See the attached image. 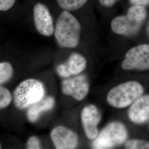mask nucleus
Wrapping results in <instances>:
<instances>
[{
	"label": "nucleus",
	"mask_w": 149,
	"mask_h": 149,
	"mask_svg": "<svg viewBox=\"0 0 149 149\" xmlns=\"http://www.w3.org/2000/svg\"><path fill=\"white\" fill-rule=\"evenodd\" d=\"M54 104L55 100L52 97H48L36 103L29 107L27 112L28 120L32 123L37 122L43 113L53 109Z\"/></svg>",
	"instance_id": "12"
},
{
	"label": "nucleus",
	"mask_w": 149,
	"mask_h": 149,
	"mask_svg": "<svg viewBox=\"0 0 149 149\" xmlns=\"http://www.w3.org/2000/svg\"><path fill=\"white\" fill-rule=\"evenodd\" d=\"M45 89L43 84L37 80L30 79L24 80L17 87L14 92V102L21 109L32 106L43 99Z\"/></svg>",
	"instance_id": "4"
},
{
	"label": "nucleus",
	"mask_w": 149,
	"mask_h": 149,
	"mask_svg": "<svg viewBox=\"0 0 149 149\" xmlns=\"http://www.w3.org/2000/svg\"><path fill=\"white\" fill-rule=\"evenodd\" d=\"M128 138L125 126L119 122L108 124L94 139L92 148L96 149H109L122 145Z\"/></svg>",
	"instance_id": "5"
},
{
	"label": "nucleus",
	"mask_w": 149,
	"mask_h": 149,
	"mask_svg": "<svg viewBox=\"0 0 149 149\" xmlns=\"http://www.w3.org/2000/svg\"><path fill=\"white\" fill-rule=\"evenodd\" d=\"M143 92L144 88L138 82L127 81L112 88L107 94V101L114 108H124L132 105Z\"/></svg>",
	"instance_id": "3"
},
{
	"label": "nucleus",
	"mask_w": 149,
	"mask_h": 149,
	"mask_svg": "<svg viewBox=\"0 0 149 149\" xmlns=\"http://www.w3.org/2000/svg\"><path fill=\"white\" fill-rule=\"evenodd\" d=\"M12 101L10 92L3 87L0 86V109L8 106Z\"/></svg>",
	"instance_id": "17"
},
{
	"label": "nucleus",
	"mask_w": 149,
	"mask_h": 149,
	"mask_svg": "<svg viewBox=\"0 0 149 149\" xmlns=\"http://www.w3.org/2000/svg\"><path fill=\"white\" fill-rule=\"evenodd\" d=\"M16 0H0V11L9 10L13 6Z\"/></svg>",
	"instance_id": "20"
},
{
	"label": "nucleus",
	"mask_w": 149,
	"mask_h": 149,
	"mask_svg": "<svg viewBox=\"0 0 149 149\" xmlns=\"http://www.w3.org/2000/svg\"><path fill=\"white\" fill-rule=\"evenodd\" d=\"M145 7L132 5L128 8L126 15L115 17L111 23L112 31L116 34L131 36L136 34L146 19Z\"/></svg>",
	"instance_id": "2"
},
{
	"label": "nucleus",
	"mask_w": 149,
	"mask_h": 149,
	"mask_svg": "<svg viewBox=\"0 0 149 149\" xmlns=\"http://www.w3.org/2000/svg\"><path fill=\"white\" fill-rule=\"evenodd\" d=\"M130 120L135 124L149 120V95L141 96L134 102L128 112Z\"/></svg>",
	"instance_id": "11"
},
{
	"label": "nucleus",
	"mask_w": 149,
	"mask_h": 149,
	"mask_svg": "<svg viewBox=\"0 0 149 149\" xmlns=\"http://www.w3.org/2000/svg\"><path fill=\"white\" fill-rule=\"evenodd\" d=\"M81 118L86 136L94 140L98 134L97 127L101 120V113L95 106L90 104L84 108Z\"/></svg>",
	"instance_id": "8"
},
{
	"label": "nucleus",
	"mask_w": 149,
	"mask_h": 149,
	"mask_svg": "<svg viewBox=\"0 0 149 149\" xmlns=\"http://www.w3.org/2000/svg\"><path fill=\"white\" fill-rule=\"evenodd\" d=\"M124 70L149 69V44H141L130 49L125 54L122 63Z\"/></svg>",
	"instance_id": "6"
},
{
	"label": "nucleus",
	"mask_w": 149,
	"mask_h": 149,
	"mask_svg": "<svg viewBox=\"0 0 149 149\" xmlns=\"http://www.w3.org/2000/svg\"><path fill=\"white\" fill-rule=\"evenodd\" d=\"M61 87L65 95L71 96L78 101L83 100L90 90L88 81L86 76L83 74L64 80Z\"/></svg>",
	"instance_id": "7"
},
{
	"label": "nucleus",
	"mask_w": 149,
	"mask_h": 149,
	"mask_svg": "<svg viewBox=\"0 0 149 149\" xmlns=\"http://www.w3.org/2000/svg\"><path fill=\"white\" fill-rule=\"evenodd\" d=\"M57 72L60 76L63 77H69L71 74L66 64H60L57 67Z\"/></svg>",
	"instance_id": "19"
},
{
	"label": "nucleus",
	"mask_w": 149,
	"mask_h": 149,
	"mask_svg": "<svg viewBox=\"0 0 149 149\" xmlns=\"http://www.w3.org/2000/svg\"><path fill=\"white\" fill-rule=\"evenodd\" d=\"M66 64L71 75H77L85 69L87 62L85 58L80 54L73 53Z\"/></svg>",
	"instance_id": "13"
},
{
	"label": "nucleus",
	"mask_w": 149,
	"mask_h": 149,
	"mask_svg": "<svg viewBox=\"0 0 149 149\" xmlns=\"http://www.w3.org/2000/svg\"><path fill=\"white\" fill-rule=\"evenodd\" d=\"M59 5L65 11H74L82 7L87 0H56Z\"/></svg>",
	"instance_id": "14"
},
{
	"label": "nucleus",
	"mask_w": 149,
	"mask_h": 149,
	"mask_svg": "<svg viewBox=\"0 0 149 149\" xmlns=\"http://www.w3.org/2000/svg\"><path fill=\"white\" fill-rule=\"evenodd\" d=\"M0 149H1V145L0 144Z\"/></svg>",
	"instance_id": "24"
},
{
	"label": "nucleus",
	"mask_w": 149,
	"mask_h": 149,
	"mask_svg": "<svg viewBox=\"0 0 149 149\" xmlns=\"http://www.w3.org/2000/svg\"><path fill=\"white\" fill-rule=\"evenodd\" d=\"M125 148L127 149H149V141L139 139H132L125 142Z\"/></svg>",
	"instance_id": "16"
},
{
	"label": "nucleus",
	"mask_w": 149,
	"mask_h": 149,
	"mask_svg": "<svg viewBox=\"0 0 149 149\" xmlns=\"http://www.w3.org/2000/svg\"><path fill=\"white\" fill-rule=\"evenodd\" d=\"M133 5H138L146 7L149 5V0H130Z\"/></svg>",
	"instance_id": "21"
},
{
	"label": "nucleus",
	"mask_w": 149,
	"mask_h": 149,
	"mask_svg": "<svg viewBox=\"0 0 149 149\" xmlns=\"http://www.w3.org/2000/svg\"><path fill=\"white\" fill-rule=\"evenodd\" d=\"M148 32H149V26H148Z\"/></svg>",
	"instance_id": "23"
},
{
	"label": "nucleus",
	"mask_w": 149,
	"mask_h": 149,
	"mask_svg": "<svg viewBox=\"0 0 149 149\" xmlns=\"http://www.w3.org/2000/svg\"><path fill=\"white\" fill-rule=\"evenodd\" d=\"M54 32L56 40L60 47L68 48L77 47L80 41L81 25L76 18L69 11L61 13Z\"/></svg>",
	"instance_id": "1"
},
{
	"label": "nucleus",
	"mask_w": 149,
	"mask_h": 149,
	"mask_svg": "<svg viewBox=\"0 0 149 149\" xmlns=\"http://www.w3.org/2000/svg\"><path fill=\"white\" fill-rule=\"evenodd\" d=\"M34 22L38 32L45 37H50L55 31L53 20L46 6L38 3L33 9Z\"/></svg>",
	"instance_id": "9"
},
{
	"label": "nucleus",
	"mask_w": 149,
	"mask_h": 149,
	"mask_svg": "<svg viewBox=\"0 0 149 149\" xmlns=\"http://www.w3.org/2000/svg\"><path fill=\"white\" fill-rule=\"evenodd\" d=\"M13 73V70L11 64L7 62L0 63V85L10 80Z\"/></svg>",
	"instance_id": "15"
},
{
	"label": "nucleus",
	"mask_w": 149,
	"mask_h": 149,
	"mask_svg": "<svg viewBox=\"0 0 149 149\" xmlns=\"http://www.w3.org/2000/svg\"><path fill=\"white\" fill-rule=\"evenodd\" d=\"M27 149H39L41 148L39 139L36 136L29 138L27 143Z\"/></svg>",
	"instance_id": "18"
},
{
	"label": "nucleus",
	"mask_w": 149,
	"mask_h": 149,
	"mask_svg": "<svg viewBox=\"0 0 149 149\" xmlns=\"http://www.w3.org/2000/svg\"><path fill=\"white\" fill-rule=\"evenodd\" d=\"M98 1L102 6L106 7H109L113 5L117 0H98Z\"/></svg>",
	"instance_id": "22"
},
{
	"label": "nucleus",
	"mask_w": 149,
	"mask_h": 149,
	"mask_svg": "<svg viewBox=\"0 0 149 149\" xmlns=\"http://www.w3.org/2000/svg\"><path fill=\"white\" fill-rule=\"evenodd\" d=\"M51 138L57 149H74L79 142L77 134L63 126L54 128L51 132Z\"/></svg>",
	"instance_id": "10"
}]
</instances>
